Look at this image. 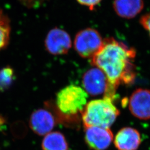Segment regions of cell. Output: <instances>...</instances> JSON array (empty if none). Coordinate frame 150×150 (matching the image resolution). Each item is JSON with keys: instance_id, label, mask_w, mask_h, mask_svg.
<instances>
[{"instance_id": "obj_2", "label": "cell", "mask_w": 150, "mask_h": 150, "mask_svg": "<svg viewBox=\"0 0 150 150\" xmlns=\"http://www.w3.org/2000/svg\"><path fill=\"white\" fill-rule=\"evenodd\" d=\"M113 101L112 98L104 96L101 99L88 102L82 113L84 127L110 128L120 114L118 108Z\"/></svg>"}, {"instance_id": "obj_9", "label": "cell", "mask_w": 150, "mask_h": 150, "mask_svg": "<svg viewBox=\"0 0 150 150\" xmlns=\"http://www.w3.org/2000/svg\"><path fill=\"white\" fill-rule=\"evenodd\" d=\"M29 122L32 131L39 136L51 132L56 124L54 115L45 109H39L32 113Z\"/></svg>"}, {"instance_id": "obj_12", "label": "cell", "mask_w": 150, "mask_h": 150, "mask_svg": "<svg viewBox=\"0 0 150 150\" xmlns=\"http://www.w3.org/2000/svg\"><path fill=\"white\" fill-rule=\"evenodd\" d=\"M43 150H69V144L64 135L54 131L45 135L42 142Z\"/></svg>"}, {"instance_id": "obj_4", "label": "cell", "mask_w": 150, "mask_h": 150, "mask_svg": "<svg viewBox=\"0 0 150 150\" xmlns=\"http://www.w3.org/2000/svg\"><path fill=\"white\" fill-rule=\"evenodd\" d=\"M103 40L95 29L88 28L82 30L75 36V50L82 57L91 59L102 47Z\"/></svg>"}, {"instance_id": "obj_7", "label": "cell", "mask_w": 150, "mask_h": 150, "mask_svg": "<svg viewBox=\"0 0 150 150\" xmlns=\"http://www.w3.org/2000/svg\"><path fill=\"white\" fill-rule=\"evenodd\" d=\"M85 139L86 144L93 150H105L113 139L110 128L96 126H85Z\"/></svg>"}, {"instance_id": "obj_11", "label": "cell", "mask_w": 150, "mask_h": 150, "mask_svg": "<svg viewBox=\"0 0 150 150\" xmlns=\"http://www.w3.org/2000/svg\"><path fill=\"white\" fill-rule=\"evenodd\" d=\"M113 7L118 16L131 19L142 11L144 2V0H115Z\"/></svg>"}, {"instance_id": "obj_17", "label": "cell", "mask_w": 150, "mask_h": 150, "mask_svg": "<svg viewBox=\"0 0 150 150\" xmlns=\"http://www.w3.org/2000/svg\"><path fill=\"white\" fill-rule=\"evenodd\" d=\"M20 1L27 5H32L41 0H20Z\"/></svg>"}, {"instance_id": "obj_15", "label": "cell", "mask_w": 150, "mask_h": 150, "mask_svg": "<svg viewBox=\"0 0 150 150\" xmlns=\"http://www.w3.org/2000/svg\"><path fill=\"white\" fill-rule=\"evenodd\" d=\"M139 23L148 31L150 37V12L142 16L139 20Z\"/></svg>"}, {"instance_id": "obj_10", "label": "cell", "mask_w": 150, "mask_h": 150, "mask_svg": "<svg viewBox=\"0 0 150 150\" xmlns=\"http://www.w3.org/2000/svg\"><path fill=\"white\" fill-rule=\"evenodd\" d=\"M141 142L139 132L129 127L121 129L114 139V144L118 150H137Z\"/></svg>"}, {"instance_id": "obj_6", "label": "cell", "mask_w": 150, "mask_h": 150, "mask_svg": "<svg viewBox=\"0 0 150 150\" xmlns=\"http://www.w3.org/2000/svg\"><path fill=\"white\" fill-rule=\"evenodd\" d=\"M45 45L50 54L62 55L69 52L71 47L72 42L67 32L59 28H54L48 32Z\"/></svg>"}, {"instance_id": "obj_1", "label": "cell", "mask_w": 150, "mask_h": 150, "mask_svg": "<svg viewBox=\"0 0 150 150\" xmlns=\"http://www.w3.org/2000/svg\"><path fill=\"white\" fill-rule=\"evenodd\" d=\"M136 51L113 38L103 40L102 47L92 59V64L102 70L110 86L116 91L120 84L130 85L136 77Z\"/></svg>"}, {"instance_id": "obj_13", "label": "cell", "mask_w": 150, "mask_h": 150, "mask_svg": "<svg viewBox=\"0 0 150 150\" xmlns=\"http://www.w3.org/2000/svg\"><path fill=\"white\" fill-rule=\"evenodd\" d=\"M10 20L0 9V50L7 46L10 40Z\"/></svg>"}, {"instance_id": "obj_14", "label": "cell", "mask_w": 150, "mask_h": 150, "mask_svg": "<svg viewBox=\"0 0 150 150\" xmlns=\"http://www.w3.org/2000/svg\"><path fill=\"white\" fill-rule=\"evenodd\" d=\"M15 79L14 70L10 66L0 70V92L7 90Z\"/></svg>"}, {"instance_id": "obj_8", "label": "cell", "mask_w": 150, "mask_h": 150, "mask_svg": "<svg viewBox=\"0 0 150 150\" xmlns=\"http://www.w3.org/2000/svg\"><path fill=\"white\" fill-rule=\"evenodd\" d=\"M129 110L132 115L142 120L150 119V90L138 88L131 95Z\"/></svg>"}, {"instance_id": "obj_16", "label": "cell", "mask_w": 150, "mask_h": 150, "mask_svg": "<svg viewBox=\"0 0 150 150\" xmlns=\"http://www.w3.org/2000/svg\"><path fill=\"white\" fill-rule=\"evenodd\" d=\"M82 5L85 6L89 8L90 10H93L95 7L99 4L101 0H77Z\"/></svg>"}, {"instance_id": "obj_3", "label": "cell", "mask_w": 150, "mask_h": 150, "mask_svg": "<svg viewBox=\"0 0 150 150\" xmlns=\"http://www.w3.org/2000/svg\"><path fill=\"white\" fill-rule=\"evenodd\" d=\"M88 98V94L80 86L70 85L57 93L56 104L59 112L69 118H76L83 112Z\"/></svg>"}, {"instance_id": "obj_5", "label": "cell", "mask_w": 150, "mask_h": 150, "mask_svg": "<svg viewBox=\"0 0 150 150\" xmlns=\"http://www.w3.org/2000/svg\"><path fill=\"white\" fill-rule=\"evenodd\" d=\"M82 85L87 93L92 96L105 94L110 86L105 74L96 67L86 71L82 77Z\"/></svg>"}]
</instances>
